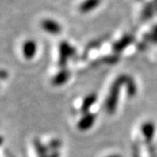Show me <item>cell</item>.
Instances as JSON below:
<instances>
[{
  "label": "cell",
  "instance_id": "obj_10",
  "mask_svg": "<svg viewBox=\"0 0 157 157\" xmlns=\"http://www.w3.org/2000/svg\"><path fill=\"white\" fill-rule=\"evenodd\" d=\"M96 101V95L94 94H91L89 95H87L85 98L84 101H83V105H82V109L83 111L86 112L90 107H92V105Z\"/></svg>",
  "mask_w": 157,
  "mask_h": 157
},
{
  "label": "cell",
  "instance_id": "obj_1",
  "mask_svg": "<svg viewBox=\"0 0 157 157\" xmlns=\"http://www.w3.org/2000/svg\"><path fill=\"white\" fill-rule=\"evenodd\" d=\"M38 52V45L33 39L25 40L22 45V54L27 60H32L36 56Z\"/></svg>",
  "mask_w": 157,
  "mask_h": 157
},
{
  "label": "cell",
  "instance_id": "obj_6",
  "mask_svg": "<svg viewBox=\"0 0 157 157\" xmlns=\"http://www.w3.org/2000/svg\"><path fill=\"white\" fill-rule=\"evenodd\" d=\"M142 134L146 137V139L147 140H151L153 138V136L155 135V124H153L150 121H147L142 125Z\"/></svg>",
  "mask_w": 157,
  "mask_h": 157
},
{
  "label": "cell",
  "instance_id": "obj_9",
  "mask_svg": "<svg viewBox=\"0 0 157 157\" xmlns=\"http://www.w3.org/2000/svg\"><path fill=\"white\" fill-rule=\"evenodd\" d=\"M68 79V73L66 71H62L52 79V84L54 86H60L63 85Z\"/></svg>",
  "mask_w": 157,
  "mask_h": 157
},
{
  "label": "cell",
  "instance_id": "obj_5",
  "mask_svg": "<svg viewBox=\"0 0 157 157\" xmlns=\"http://www.w3.org/2000/svg\"><path fill=\"white\" fill-rule=\"evenodd\" d=\"M155 12L156 11L155 10L153 2H147L141 11V18L144 20H147V19L154 17Z\"/></svg>",
  "mask_w": 157,
  "mask_h": 157
},
{
  "label": "cell",
  "instance_id": "obj_2",
  "mask_svg": "<svg viewBox=\"0 0 157 157\" xmlns=\"http://www.w3.org/2000/svg\"><path fill=\"white\" fill-rule=\"evenodd\" d=\"M40 26L46 33L51 34H59L61 33V25L59 23L51 19V18H45L40 22Z\"/></svg>",
  "mask_w": 157,
  "mask_h": 157
},
{
  "label": "cell",
  "instance_id": "obj_4",
  "mask_svg": "<svg viewBox=\"0 0 157 157\" xmlns=\"http://www.w3.org/2000/svg\"><path fill=\"white\" fill-rule=\"evenodd\" d=\"M59 53H60V64L65 63L68 57L74 53V49L67 42L64 41L59 45Z\"/></svg>",
  "mask_w": 157,
  "mask_h": 157
},
{
  "label": "cell",
  "instance_id": "obj_8",
  "mask_svg": "<svg viewBox=\"0 0 157 157\" xmlns=\"http://www.w3.org/2000/svg\"><path fill=\"white\" fill-rule=\"evenodd\" d=\"M132 40H133V37L132 36H129V35L124 36L123 38L121 39V40H119L116 43H114V45H113V50L115 51V52H121V51H122L125 47H127L132 42Z\"/></svg>",
  "mask_w": 157,
  "mask_h": 157
},
{
  "label": "cell",
  "instance_id": "obj_11",
  "mask_svg": "<svg viewBox=\"0 0 157 157\" xmlns=\"http://www.w3.org/2000/svg\"><path fill=\"white\" fill-rule=\"evenodd\" d=\"M149 34H150V37H151L152 42L157 43V25L153 28L151 33Z\"/></svg>",
  "mask_w": 157,
  "mask_h": 157
},
{
  "label": "cell",
  "instance_id": "obj_14",
  "mask_svg": "<svg viewBox=\"0 0 157 157\" xmlns=\"http://www.w3.org/2000/svg\"><path fill=\"white\" fill-rule=\"evenodd\" d=\"M153 5H154V7H155V10L157 12V0H153Z\"/></svg>",
  "mask_w": 157,
  "mask_h": 157
},
{
  "label": "cell",
  "instance_id": "obj_13",
  "mask_svg": "<svg viewBox=\"0 0 157 157\" xmlns=\"http://www.w3.org/2000/svg\"><path fill=\"white\" fill-rule=\"evenodd\" d=\"M4 141H5V139H4V137H3V135L0 134V147L3 145V143H4Z\"/></svg>",
  "mask_w": 157,
  "mask_h": 157
},
{
  "label": "cell",
  "instance_id": "obj_16",
  "mask_svg": "<svg viewBox=\"0 0 157 157\" xmlns=\"http://www.w3.org/2000/svg\"><path fill=\"white\" fill-rule=\"evenodd\" d=\"M136 1H142V0H136Z\"/></svg>",
  "mask_w": 157,
  "mask_h": 157
},
{
  "label": "cell",
  "instance_id": "obj_3",
  "mask_svg": "<svg viewBox=\"0 0 157 157\" xmlns=\"http://www.w3.org/2000/svg\"><path fill=\"white\" fill-rule=\"evenodd\" d=\"M101 3V0H85L78 6V11L81 13H87L96 9Z\"/></svg>",
  "mask_w": 157,
  "mask_h": 157
},
{
  "label": "cell",
  "instance_id": "obj_12",
  "mask_svg": "<svg viewBox=\"0 0 157 157\" xmlns=\"http://www.w3.org/2000/svg\"><path fill=\"white\" fill-rule=\"evenodd\" d=\"M8 78V72L5 69H0V82L7 79Z\"/></svg>",
  "mask_w": 157,
  "mask_h": 157
},
{
  "label": "cell",
  "instance_id": "obj_7",
  "mask_svg": "<svg viewBox=\"0 0 157 157\" xmlns=\"http://www.w3.org/2000/svg\"><path fill=\"white\" fill-rule=\"evenodd\" d=\"M95 121V117L94 114L92 113H87L86 115H85V117L79 121L78 123V128L81 130H86V129L90 128L93 124Z\"/></svg>",
  "mask_w": 157,
  "mask_h": 157
},
{
  "label": "cell",
  "instance_id": "obj_15",
  "mask_svg": "<svg viewBox=\"0 0 157 157\" xmlns=\"http://www.w3.org/2000/svg\"><path fill=\"white\" fill-rule=\"evenodd\" d=\"M107 157H122L121 155H109V156Z\"/></svg>",
  "mask_w": 157,
  "mask_h": 157
}]
</instances>
